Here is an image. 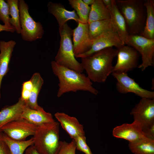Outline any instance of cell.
<instances>
[{
    "mask_svg": "<svg viewBox=\"0 0 154 154\" xmlns=\"http://www.w3.org/2000/svg\"><path fill=\"white\" fill-rule=\"evenodd\" d=\"M117 53V49L110 47L81 58V63L91 81L99 83L106 82L112 73L113 61Z\"/></svg>",
    "mask_w": 154,
    "mask_h": 154,
    "instance_id": "1",
    "label": "cell"
},
{
    "mask_svg": "<svg viewBox=\"0 0 154 154\" xmlns=\"http://www.w3.org/2000/svg\"><path fill=\"white\" fill-rule=\"evenodd\" d=\"M51 64L53 73L59 80L58 97L67 92L78 91H87L95 95L98 93L93 86L91 81L84 74L62 66L54 61H52Z\"/></svg>",
    "mask_w": 154,
    "mask_h": 154,
    "instance_id": "2",
    "label": "cell"
},
{
    "mask_svg": "<svg viewBox=\"0 0 154 154\" xmlns=\"http://www.w3.org/2000/svg\"><path fill=\"white\" fill-rule=\"evenodd\" d=\"M123 17L129 35H139L145 26L146 11L144 0H115Z\"/></svg>",
    "mask_w": 154,
    "mask_h": 154,
    "instance_id": "3",
    "label": "cell"
},
{
    "mask_svg": "<svg viewBox=\"0 0 154 154\" xmlns=\"http://www.w3.org/2000/svg\"><path fill=\"white\" fill-rule=\"evenodd\" d=\"M59 125L55 121L37 126L33 135V145L39 153L57 154L60 141Z\"/></svg>",
    "mask_w": 154,
    "mask_h": 154,
    "instance_id": "4",
    "label": "cell"
},
{
    "mask_svg": "<svg viewBox=\"0 0 154 154\" xmlns=\"http://www.w3.org/2000/svg\"><path fill=\"white\" fill-rule=\"evenodd\" d=\"M60 36V47L54 61L58 64L82 73L84 69L76 59L72 41L73 30L66 23L59 28Z\"/></svg>",
    "mask_w": 154,
    "mask_h": 154,
    "instance_id": "5",
    "label": "cell"
},
{
    "mask_svg": "<svg viewBox=\"0 0 154 154\" xmlns=\"http://www.w3.org/2000/svg\"><path fill=\"white\" fill-rule=\"evenodd\" d=\"M19 7L22 38L31 42L42 38L44 32L43 27L40 22L35 21L31 16L28 6L24 0H19Z\"/></svg>",
    "mask_w": 154,
    "mask_h": 154,
    "instance_id": "6",
    "label": "cell"
},
{
    "mask_svg": "<svg viewBox=\"0 0 154 154\" xmlns=\"http://www.w3.org/2000/svg\"><path fill=\"white\" fill-rule=\"evenodd\" d=\"M125 45L136 50L141 55L142 63L138 68L143 71L154 64V39H150L139 35H129Z\"/></svg>",
    "mask_w": 154,
    "mask_h": 154,
    "instance_id": "7",
    "label": "cell"
},
{
    "mask_svg": "<svg viewBox=\"0 0 154 154\" xmlns=\"http://www.w3.org/2000/svg\"><path fill=\"white\" fill-rule=\"evenodd\" d=\"M37 125L22 117L5 124L0 130L9 138L17 141H25L33 135Z\"/></svg>",
    "mask_w": 154,
    "mask_h": 154,
    "instance_id": "8",
    "label": "cell"
},
{
    "mask_svg": "<svg viewBox=\"0 0 154 154\" xmlns=\"http://www.w3.org/2000/svg\"><path fill=\"white\" fill-rule=\"evenodd\" d=\"M117 49V60L112 73H127L138 67L140 54L136 50L125 44Z\"/></svg>",
    "mask_w": 154,
    "mask_h": 154,
    "instance_id": "9",
    "label": "cell"
},
{
    "mask_svg": "<svg viewBox=\"0 0 154 154\" xmlns=\"http://www.w3.org/2000/svg\"><path fill=\"white\" fill-rule=\"evenodd\" d=\"M112 74L116 80V88L119 93L125 94L133 93L141 98H154V92L141 87L133 78L130 77L127 73H112Z\"/></svg>",
    "mask_w": 154,
    "mask_h": 154,
    "instance_id": "10",
    "label": "cell"
},
{
    "mask_svg": "<svg viewBox=\"0 0 154 154\" xmlns=\"http://www.w3.org/2000/svg\"><path fill=\"white\" fill-rule=\"evenodd\" d=\"M124 44L115 29H112L104 33L94 40L91 48L89 51L75 57H86L107 48L115 47L118 48Z\"/></svg>",
    "mask_w": 154,
    "mask_h": 154,
    "instance_id": "11",
    "label": "cell"
},
{
    "mask_svg": "<svg viewBox=\"0 0 154 154\" xmlns=\"http://www.w3.org/2000/svg\"><path fill=\"white\" fill-rule=\"evenodd\" d=\"M130 114L134 121L139 123L143 129L154 123V99L141 98Z\"/></svg>",
    "mask_w": 154,
    "mask_h": 154,
    "instance_id": "12",
    "label": "cell"
},
{
    "mask_svg": "<svg viewBox=\"0 0 154 154\" xmlns=\"http://www.w3.org/2000/svg\"><path fill=\"white\" fill-rule=\"evenodd\" d=\"M77 26L73 30V47L75 56L84 54L91 48L93 41L89 33L88 23L78 22Z\"/></svg>",
    "mask_w": 154,
    "mask_h": 154,
    "instance_id": "13",
    "label": "cell"
},
{
    "mask_svg": "<svg viewBox=\"0 0 154 154\" xmlns=\"http://www.w3.org/2000/svg\"><path fill=\"white\" fill-rule=\"evenodd\" d=\"M114 136L133 142L144 137L142 127L136 121L131 123H125L114 127L112 131Z\"/></svg>",
    "mask_w": 154,
    "mask_h": 154,
    "instance_id": "14",
    "label": "cell"
},
{
    "mask_svg": "<svg viewBox=\"0 0 154 154\" xmlns=\"http://www.w3.org/2000/svg\"><path fill=\"white\" fill-rule=\"evenodd\" d=\"M54 116L63 129L72 139L78 136L85 135L84 127L76 117L60 112L56 113Z\"/></svg>",
    "mask_w": 154,
    "mask_h": 154,
    "instance_id": "15",
    "label": "cell"
},
{
    "mask_svg": "<svg viewBox=\"0 0 154 154\" xmlns=\"http://www.w3.org/2000/svg\"><path fill=\"white\" fill-rule=\"evenodd\" d=\"M47 7L48 12L56 19L59 27L66 23L69 20H73L77 23L79 21V17L74 10H67L60 3L49 2Z\"/></svg>",
    "mask_w": 154,
    "mask_h": 154,
    "instance_id": "16",
    "label": "cell"
},
{
    "mask_svg": "<svg viewBox=\"0 0 154 154\" xmlns=\"http://www.w3.org/2000/svg\"><path fill=\"white\" fill-rule=\"evenodd\" d=\"M16 44V42L13 40L0 41V99L2 80L8 71L9 64Z\"/></svg>",
    "mask_w": 154,
    "mask_h": 154,
    "instance_id": "17",
    "label": "cell"
},
{
    "mask_svg": "<svg viewBox=\"0 0 154 154\" xmlns=\"http://www.w3.org/2000/svg\"><path fill=\"white\" fill-rule=\"evenodd\" d=\"M21 117L37 126L44 123L55 121L52 114L46 112L43 108L40 110L33 109L26 104Z\"/></svg>",
    "mask_w": 154,
    "mask_h": 154,
    "instance_id": "18",
    "label": "cell"
},
{
    "mask_svg": "<svg viewBox=\"0 0 154 154\" xmlns=\"http://www.w3.org/2000/svg\"><path fill=\"white\" fill-rule=\"evenodd\" d=\"M25 104L20 97L15 104L2 108L0 111V128L8 122L21 118Z\"/></svg>",
    "mask_w": 154,
    "mask_h": 154,
    "instance_id": "19",
    "label": "cell"
},
{
    "mask_svg": "<svg viewBox=\"0 0 154 154\" xmlns=\"http://www.w3.org/2000/svg\"><path fill=\"white\" fill-rule=\"evenodd\" d=\"M110 11V19L113 25L121 39L125 44L129 35L125 19L119 11L115 0H112V7Z\"/></svg>",
    "mask_w": 154,
    "mask_h": 154,
    "instance_id": "20",
    "label": "cell"
},
{
    "mask_svg": "<svg viewBox=\"0 0 154 154\" xmlns=\"http://www.w3.org/2000/svg\"><path fill=\"white\" fill-rule=\"evenodd\" d=\"M146 16L144 28L141 35L150 39H154V1L144 0Z\"/></svg>",
    "mask_w": 154,
    "mask_h": 154,
    "instance_id": "21",
    "label": "cell"
},
{
    "mask_svg": "<svg viewBox=\"0 0 154 154\" xmlns=\"http://www.w3.org/2000/svg\"><path fill=\"white\" fill-rule=\"evenodd\" d=\"M30 80L32 82L33 86L28 101L26 104L31 109L40 110L43 108L38 105L37 100L44 80L40 74L37 72L33 74Z\"/></svg>",
    "mask_w": 154,
    "mask_h": 154,
    "instance_id": "22",
    "label": "cell"
},
{
    "mask_svg": "<svg viewBox=\"0 0 154 154\" xmlns=\"http://www.w3.org/2000/svg\"><path fill=\"white\" fill-rule=\"evenodd\" d=\"M90 7L88 23L93 21L110 19V11L105 5L102 0H95Z\"/></svg>",
    "mask_w": 154,
    "mask_h": 154,
    "instance_id": "23",
    "label": "cell"
},
{
    "mask_svg": "<svg viewBox=\"0 0 154 154\" xmlns=\"http://www.w3.org/2000/svg\"><path fill=\"white\" fill-rule=\"evenodd\" d=\"M128 146L134 154H154V140L144 137L133 142H129Z\"/></svg>",
    "mask_w": 154,
    "mask_h": 154,
    "instance_id": "24",
    "label": "cell"
},
{
    "mask_svg": "<svg viewBox=\"0 0 154 154\" xmlns=\"http://www.w3.org/2000/svg\"><path fill=\"white\" fill-rule=\"evenodd\" d=\"M88 24L89 35L93 41L104 33L115 28L111 19L93 21Z\"/></svg>",
    "mask_w": 154,
    "mask_h": 154,
    "instance_id": "25",
    "label": "cell"
},
{
    "mask_svg": "<svg viewBox=\"0 0 154 154\" xmlns=\"http://www.w3.org/2000/svg\"><path fill=\"white\" fill-rule=\"evenodd\" d=\"M4 139L11 154H23L28 147L34 144L33 137L27 140L17 141L10 138L4 134Z\"/></svg>",
    "mask_w": 154,
    "mask_h": 154,
    "instance_id": "26",
    "label": "cell"
},
{
    "mask_svg": "<svg viewBox=\"0 0 154 154\" xmlns=\"http://www.w3.org/2000/svg\"><path fill=\"white\" fill-rule=\"evenodd\" d=\"M6 1L9 7L10 15L11 17L10 20V24L14 28L15 31L18 34H20L21 28L19 0H7Z\"/></svg>",
    "mask_w": 154,
    "mask_h": 154,
    "instance_id": "27",
    "label": "cell"
},
{
    "mask_svg": "<svg viewBox=\"0 0 154 154\" xmlns=\"http://www.w3.org/2000/svg\"><path fill=\"white\" fill-rule=\"evenodd\" d=\"M69 4L74 9L79 18V21L88 23L90 7L87 5L82 0H68Z\"/></svg>",
    "mask_w": 154,
    "mask_h": 154,
    "instance_id": "28",
    "label": "cell"
},
{
    "mask_svg": "<svg viewBox=\"0 0 154 154\" xmlns=\"http://www.w3.org/2000/svg\"><path fill=\"white\" fill-rule=\"evenodd\" d=\"M9 9L8 4L4 0H0V20L7 27L12 26L10 24Z\"/></svg>",
    "mask_w": 154,
    "mask_h": 154,
    "instance_id": "29",
    "label": "cell"
},
{
    "mask_svg": "<svg viewBox=\"0 0 154 154\" xmlns=\"http://www.w3.org/2000/svg\"><path fill=\"white\" fill-rule=\"evenodd\" d=\"M76 147L74 139L69 143L60 141L57 154H76Z\"/></svg>",
    "mask_w": 154,
    "mask_h": 154,
    "instance_id": "30",
    "label": "cell"
},
{
    "mask_svg": "<svg viewBox=\"0 0 154 154\" xmlns=\"http://www.w3.org/2000/svg\"><path fill=\"white\" fill-rule=\"evenodd\" d=\"M74 140L75 143L76 149L85 154H92L86 143V138L85 135L78 136Z\"/></svg>",
    "mask_w": 154,
    "mask_h": 154,
    "instance_id": "31",
    "label": "cell"
},
{
    "mask_svg": "<svg viewBox=\"0 0 154 154\" xmlns=\"http://www.w3.org/2000/svg\"><path fill=\"white\" fill-rule=\"evenodd\" d=\"M4 134L0 130V154H11L4 139Z\"/></svg>",
    "mask_w": 154,
    "mask_h": 154,
    "instance_id": "32",
    "label": "cell"
},
{
    "mask_svg": "<svg viewBox=\"0 0 154 154\" xmlns=\"http://www.w3.org/2000/svg\"><path fill=\"white\" fill-rule=\"evenodd\" d=\"M145 137L154 140V123L143 129Z\"/></svg>",
    "mask_w": 154,
    "mask_h": 154,
    "instance_id": "33",
    "label": "cell"
},
{
    "mask_svg": "<svg viewBox=\"0 0 154 154\" xmlns=\"http://www.w3.org/2000/svg\"><path fill=\"white\" fill-rule=\"evenodd\" d=\"M31 91L22 89L21 98L27 104L28 101L30 94Z\"/></svg>",
    "mask_w": 154,
    "mask_h": 154,
    "instance_id": "34",
    "label": "cell"
},
{
    "mask_svg": "<svg viewBox=\"0 0 154 154\" xmlns=\"http://www.w3.org/2000/svg\"><path fill=\"white\" fill-rule=\"evenodd\" d=\"M3 31L13 33L15 30L13 26L7 27L4 25H2L0 24V32Z\"/></svg>",
    "mask_w": 154,
    "mask_h": 154,
    "instance_id": "35",
    "label": "cell"
},
{
    "mask_svg": "<svg viewBox=\"0 0 154 154\" xmlns=\"http://www.w3.org/2000/svg\"><path fill=\"white\" fill-rule=\"evenodd\" d=\"M25 154H41L36 149L33 145L28 147L25 151Z\"/></svg>",
    "mask_w": 154,
    "mask_h": 154,
    "instance_id": "36",
    "label": "cell"
},
{
    "mask_svg": "<svg viewBox=\"0 0 154 154\" xmlns=\"http://www.w3.org/2000/svg\"><path fill=\"white\" fill-rule=\"evenodd\" d=\"M33 86L32 83L30 80L24 82L22 84V89L31 91Z\"/></svg>",
    "mask_w": 154,
    "mask_h": 154,
    "instance_id": "37",
    "label": "cell"
},
{
    "mask_svg": "<svg viewBox=\"0 0 154 154\" xmlns=\"http://www.w3.org/2000/svg\"><path fill=\"white\" fill-rule=\"evenodd\" d=\"M102 1L105 5L110 11L112 7V0H102Z\"/></svg>",
    "mask_w": 154,
    "mask_h": 154,
    "instance_id": "38",
    "label": "cell"
},
{
    "mask_svg": "<svg viewBox=\"0 0 154 154\" xmlns=\"http://www.w3.org/2000/svg\"><path fill=\"white\" fill-rule=\"evenodd\" d=\"M95 0H82L85 4L87 5H92L94 3Z\"/></svg>",
    "mask_w": 154,
    "mask_h": 154,
    "instance_id": "39",
    "label": "cell"
}]
</instances>
